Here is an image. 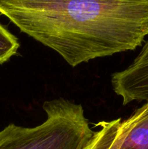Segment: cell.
I'll return each mask as SVG.
<instances>
[{
  "mask_svg": "<svg viewBox=\"0 0 148 149\" xmlns=\"http://www.w3.org/2000/svg\"><path fill=\"white\" fill-rule=\"evenodd\" d=\"M0 13L72 67L133 50L148 35V0H0Z\"/></svg>",
  "mask_w": 148,
  "mask_h": 149,
  "instance_id": "obj_1",
  "label": "cell"
},
{
  "mask_svg": "<svg viewBox=\"0 0 148 149\" xmlns=\"http://www.w3.org/2000/svg\"><path fill=\"white\" fill-rule=\"evenodd\" d=\"M46 119L34 127L10 124L0 131V149H84L94 131L81 104L64 98L46 101Z\"/></svg>",
  "mask_w": 148,
  "mask_h": 149,
  "instance_id": "obj_2",
  "label": "cell"
},
{
  "mask_svg": "<svg viewBox=\"0 0 148 149\" xmlns=\"http://www.w3.org/2000/svg\"><path fill=\"white\" fill-rule=\"evenodd\" d=\"M111 84L124 106L133 101H148V40L129 66L112 74Z\"/></svg>",
  "mask_w": 148,
  "mask_h": 149,
  "instance_id": "obj_3",
  "label": "cell"
},
{
  "mask_svg": "<svg viewBox=\"0 0 148 149\" xmlns=\"http://www.w3.org/2000/svg\"><path fill=\"white\" fill-rule=\"evenodd\" d=\"M123 124L124 136L118 149H148V101Z\"/></svg>",
  "mask_w": 148,
  "mask_h": 149,
  "instance_id": "obj_4",
  "label": "cell"
},
{
  "mask_svg": "<svg viewBox=\"0 0 148 149\" xmlns=\"http://www.w3.org/2000/svg\"><path fill=\"white\" fill-rule=\"evenodd\" d=\"M97 125L100 130L94 132L84 149H118L125 132L122 119L102 121Z\"/></svg>",
  "mask_w": 148,
  "mask_h": 149,
  "instance_id": "obj_5",
  "label": "cell"
},
{
  "mask_svg": "<svg viewBox=\"0 0 148 149\" xmlns=\"http://www.w3.org/2000/svg\"><path fill=\"white\" fill-rule=\"evenodd\" d=\"M17 39L0 23V65L7 62L17 52Z\"/></svg>",
  "mask_w": 148,
  "mask_h": 149,
  "instance_id": "obj_6",
  "label": "cell"
}]
</instances>
